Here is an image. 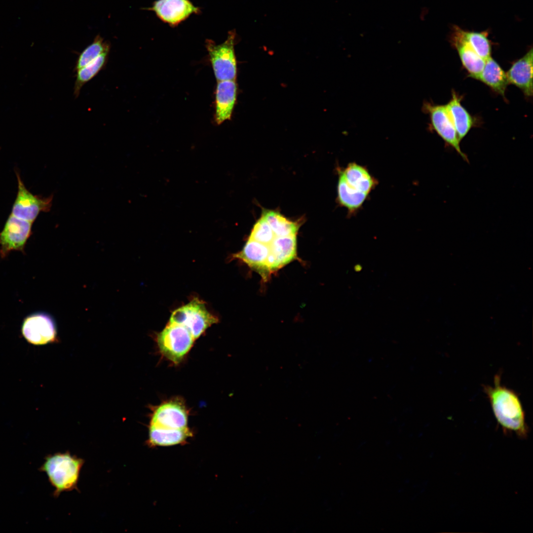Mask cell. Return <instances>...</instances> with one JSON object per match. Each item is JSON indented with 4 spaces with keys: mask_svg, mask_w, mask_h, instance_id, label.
<instances>
[{
    "mask_svg": "<svg viewBox=\"0 0 533 533\" xmlns=\"http://www.w3.org/2000/svg\"><path fill=\"white\" fill-rule=\"evenodd\" d=\"M483 391L503 431L514 432L519 437L526 438L529 429L522 403L514 390L501 384L500 374L495 376L493 385H484Z\"/></svg>",
    "mask_w": 533,
    "mask_h": 533,
    "instance_id": "6da1fadb",
    "label": "cell"
},
{
    "mask_svg": "<svg viewBox=\"0 0 533 533\" xmlns=\"http://www.w3.org/2000/svg\"><path fill=\"white\" fill-rule=\"evenodd\" d=\"M235 38V32L232 30L228 32L227 39L222 43L217 44L211 39L206 40V47L217 81L236 78Z\"/></svg>",
    "mask_w": 533,
    "mask_h": 533,
    "instance_id": "3957f363",
    "label": "cell"
},
{
    "mask_svg": "<svg viewBox=\"0 0 533 533\" xmlns=\"http://www.w3.org/2000/svg\"><path fill=\"white\" fill-rule=\"evenodd\" d=\"M477 79L505 98V91L509 84L506 74L491 57L486 60L483 70Z\"/></svg>",
    "mask_w": 533,
    "mask_h": 533,
    "instance_id": "ffe728a7",
    "label": "cell"
},
{
    "mask_svg": "<svg viewBox=\"0 0 533 533\" xmlns=\"http://www.w3.org/2000/svg\"><path fill=\"white\" fill-rule=\"evenodd\" d=\"M269 252L268 245L248 238L242 250L232 257L243 261L266 278L270 274L266 265Z\"/></svg>",
    "mask_w": 533,
    "mask_h": 533,
    "instance_id": "4fadbf2b",
    "label": "cell"
},
{
    "mask_svg": "<svg viewBox=\"0 0 533 533\" xmlns=\"http://www.w3.org/2000/svg\"><path fill=\"white\" fill-rule=\"evenodd\" d=\"M533 49L515 62L506 73L509 83L520 88L527 96L533 95Z\"/></svg>",
    "mask_w": 533,
    "mask_h": 533,
    "instance_id": "2e32d148",
    "label": "cell"
},
{
    "mask_svg": "<svg viewBox=\"0 0 533 533\" xmlns=\"http://www.w3.org/2000/svg\"><path fill=\"white\" fill-rule=\"evenodd\" d=\"M462 38L481 58L486 60L491 54V44L486 32H476L463 30L460 28Z\"/></svg>",
    "mask_w": 533,
    "mask_h": 533,
    "instance_id": "cb8c5ba5",
    "label": "cell"
},
{
    "mask_svg": "<svg viewBox=\"0 0 533 533\" xmlns=\"http://www.w3.org/2000/svg\"><path fill=\"white\" fill-rule=\"evenodd\" d=\"M33 223L10 214L0 231V255L6 257L12 251L24 253L27 242L32 234Z\"/></svg>",
    "mask_w": 533,
    "mask_h": 533,
    "instance_id": "52a82bcc",
    "label": "cell"
},
{
    "mask_svg": "<svg viewBox=\"0 0 533 533\" xmlns=\"http://www.w3.org/2000/svg\"><path fill=\"white\" fill-rule=\"evenodd\" d=\"M218 322V318L207 310L203 301L197 298L173 311L169 321L185 327L195 340L209 327Z\"/></svg>",
    "mask_w": 533,
    "mask_h": 533,
    "instance_id": "277c9868",
    "label": "cell"
},
{
    "mask_svg": "<svg viewBox=\"0 0 533 533\" xmlns=\"http://www.w3.org/2000/svg\"><path fill=\"white\" fill-rule=\"evenodd\" d=\"M191 434L188 427L173 429L150 424L149 443L154 446H173L185 442Z\"/></svg>",
    "mask_w": 533,
    "mask_h": 533,
    "instance_id": "ac0fdd59",
    "label": "cell"
},
{
    "mask_svg": "<svg viewBox=\"0 0 533 533\" xmlns=\"http://www.w3.org/2000/svg\"><path fill=\"white\" fill-rule=\"evenodd\" d=\"M110 51L102 53L95 60L76 71L74 95L76 98L79 95L83 86L93 78L106 66Z\"/></svg>",
    "mask_w": 533,
    "mask_h": 533,
    "instance_id": "7402d4cb",
    "label": "cell"
},
{
    "mask_svg": "<svg viewBox=\"0 0 533 533\" xmlns=\"http://www.w3.org/2000/svg\"><path fill=\"white\" fill-rule=\"evenodd\" d=\"M147 9L153 11L159 19L172 26L200 12L199 8L189 0H157Z\"/></svg>",
    "mask_w": 533,
    "mask_h": 533,
    "instance_id": "30bf717a",
    "label": "cell"
},
{
    "mask_svg": "<svg viewBox=\"0 0 533 533\" xmlns=\"http://www.w3.org/2000/svg\"><path fill=\"white\" fill-rule=\"evenodd\" d=\"M217 82L215 119L218 124H221L231 117L236 100L237 85L235 80Z\"/></svg>",
    "mask_w": 533,
    "mask_h": 533,
    "instance_id": "5bb4252c",
    "label": "cell"
},
{
    "mask_svg": "<svg viewBox=\"0 0 533 533\" xmlns=\"http://www.w3.org/2000/svg\"><path fill=\"white\" fill-rule=\"evenodd\" d=\"M275 236L266 221L261 216L254 225L248 238L268 245Z\"/></svg>",
    "mask_w": 533,
    "mask_h": 533,
    "instance_id": "484cf974",
    "label": "cell"
},
{
    "mask_svg": "<svg viewBox=\"0 0 533 533\" xmlns=\"http://www.w3.org/2000/svg\"><path fill=\"white\" fill-rule=\"evenodd\" d=\"M188 414L185 407L175 401L164 403L152 414L150 424L173 429L187 427Z\"/></svg>",
    "mask_w": 533,
    "mask_h": 533,
    "instance_id": "8fae6325",
    "label": "cell"
},
{
    "mask_svg": "<svg viewBox=\"0 0 533 533\" xmlns=\"http://www.w3.org/2000/svg\"><path fill=\"white\" fill-rule=\"evenodd\" d=\"M337 191L340 204L351 213L362 206L368 195L350 186L345 181L341 171L339 172Z\"/></svg>",
    "mask_w": 533,
    "mask_h": 533,
    "instance_id": "44dd1931",
    "label": "cell"
},
{
    "mask_svg": "<svg viewBox=\"0 0 533 533\" xmlns=\"http://www.w3.org/2000/svg\"><path fill=\"white\" fill-rule=\"evenodd\" d=\"M461 98L452 92V97L445 105L460 141L473 127V118L460 104Z\"/></svg>",
    "mask_w": 533,
    "mask_h": 533,
    "instance_id": "e0dca14e",
    "label": "cell"
},
{
    "mask_svg": "<svg viewBox=\"0 0 533 533\" xmlns=\"http://www.w3.org/2000/svg\"><path fill=\"white\" fill-rule=\"evenodd\" d=\"M21 331L27 342L34 345L46 344L56 339L55 322L45 313H35L26 317L22 323Z\"/></svg>",
    "mask_w": 533,
    "mask_h": 533,
    "instance_id": "9c48e42d",
    "label": "cell"
},
{
    "mask_svg": "<svg viewBox=\"0 0 533 533\" xmlns=\"http://www.w3.org/2000/svg\"><path fill=\"white\" fill-rule=\"evenodd\" d=\"M422 111L429 114L431 125L434 131L447 145L455 149L464 160L468 162V157L460 147V141L445 105L425 102L422 106Z\"/></svg>",
    "mask_w": 533,
    "mask_h": 533,
    "instance_id": "ba28073f",
    "label": "cell"
},
{
    "mask_svg": "<svg viewBox=\"0 0 533 533\" xmlns=\"http://www.w3.org/2000/svg\"><path fill=\"white\" fill-rule=\"evenodd\" d=\"M262 216L266 221L276 236L297 235L300 224L289 220L279 212L263 210Z\"/></svg>",
    "mask_w": 533,
    "mask_h": 533,
    "instance_id": "603a6c76",
    "label": "cell"
},
{
    "mask_svg": "<svg viewBox=\"0 0 533 533\" xmlns=\"http://www.w3.org/2000/svg\"><path fill=\"white\" fill-rule=\"evenodd\" d=\"M346 182L357 190L369 194L377 185V181L364 166L350 163L341 171Z\"/></svg>",
    "mask_w": 533,
    "mask_h": 533,
    "instance_id": "d6986e66",
    "label": "cell"
},
{
    "mask_svg": "<svg viewBox=\"0 0 533 533\" xmlns=\"http://www.w3.org/2000/svg\"><path fill=\"white\" fill-rule=\"evenodd\" d=\"M194 340L185 327L171 322L156 337L157 343L162 354L174 363L182 360L192 346Z\"/></svg>",
    "mask_w": 533,
    "mask_h": 533,
    "instance_id": "5b68a950",
    "label": "cell"
},
{
    "mask_svg": "<svg viewBox=\"0 0 533 533\" xmlns=\"http://www.w3.org/2000/svg\"><path fill=\"white\" fill-rule=\"evenodd\" d=\"M15 174L18 190L11 214L33 223L40 212L50 211L53 194L46 197L33 194L26 187L18 171Z\"/></svg>",
    "mask_w": 533,
    "mask_h": 533,
    "instance_id": "8992f818",
    "label": "cell"
},
{
    "mask_svg": "<svg viewBox=\"0 0 533 533\" xmlns=\"http://www.w3.org/2000/svg\"><path fill=\"white\" fill-rule=\"evenodd\" d=\"M83 460L70 453H56L45 457L39 470L44 472L54 488L53 495L75 489L78 481Z\"/></svg>",
    "mask_w": 533,
    "mask_h": 533,
    "instance_id": "7a4b0ae2",
    "label": "cell"
},
{
    "mask_svg": "<svg viewBox=\"0 0 533 533\" xmlns=\"http://www.w3.org/2000/svg\"><path fill=\"white\" fill-rule=\"evenodd\" d=\"M267 264L274 271L288 264L297 256V235L275 236L268 244Z\"/></svg>",
    "mask_w": 533,
    "mask_h": 533,
    "instance_id": "7c38bea8",
    "label": "cell"
},
{
    "mask_svg": "<svg viewBox=\"0 0 533 533\" xmlns=\"http://www.w3.org/2000/svg\"><path fill=\"white\" fill-rule=\"evenodd\" d=\"M110 43L106 41L100 35H97L93 41L86 47L79 54L76 60L75 70L76 71L90 63L102 53L110 51Z\"/></svg>",
    "mask_w": 533,
    "mask_h": 533,
    "instance_id": "d4e9b609",
    "label": "cell"
},
{
    "mask_svg": "<svg viewBox=\"0 0 533 533\" xmlns=\"http://www.w3.org/2000/svg\"><path fill=\"white\" fill-rule=\"evenodd\" d=\"M451 41L457 49L462 64L468 72L469 76L477 79L483 70L486 60L479 56L462 38L459 27L453 28Z\"/></svg>",
    "mask_w": 533,
    "mask_h": 533,
    "instance_id": "9a60e30c",
    "label": "cell"
}]
</instances>
